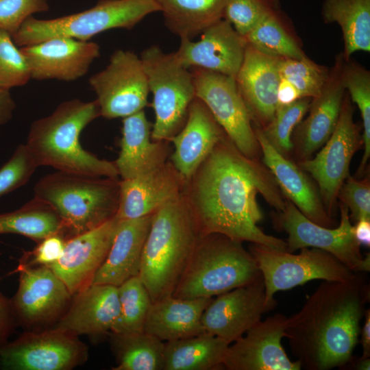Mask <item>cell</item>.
<instances>
[{
  "instance_id": "obj_40",
  "label": "cell",
  "mask_w": 370,
  "mask_h": 370,
  "mask_svg": "<svg viewBox=\"0 0 370 370\" xmlns=\"http://www.w3.org/2000/svg\"><path fill=\"white\" fill-rule=\"evenodd\" d=\"M12 35L0 29V89L25 85L32 79L27 61Z\"/></svg>"
},
{
  "instance_id": "obj_41",
  "label": "cell",
  "mask_w": 370,
  "mask_h": 370,
  "mask_svg": "<svg viewBox=\"0 0 370 370\" xmlns=\"http://www.w3.org/2000/svg\"><path fill=\"white\" fill-rule=\"evenodd\" d=\"M280 10V0H228L223 18L245 36L261 20Z\"/></svg>"
},
{
  "instance_id": "obj_50",
  "label": "cell",
  "mask_w": 370,
  "mask_h": 370,
  "mask_svg": "<svg viewBox=\"0 0 370 370\" xmlns=\"http://www.w3.org/2000/svg\"><path fill=\"white\" fill-rule=\"evenodd\" d=\"M365 321L360 328V343L362 349L361 358H370V309H366L364 317Z\"/></svg>"
},
{
  "instance_id": "obj_37",
  "label": "cell",
  "mask_w": 370,
  "mask_h": 370,
  "mask_svg": "<svg viewBox=\"0 0 370 370\" xmlns=\"http://www.w3.org/2000/svg\"><path fill=\"white\" fill-rule=\"evenodd\" d=\"M118 294L119 313L111 333L143 332L152 300L139 276L132 277L119 286Z\"/></svg>"
},
{
  "instance_id": "obj_38",
  "label": "cell",
  "mask_w": 370,
  "mask_h": 370,
  "mask_svg": "<svg viewBox=\"0 0 370 370\" xmlns=\"http://www.w3.org/2000/svg\"><path fill=\"white\" fill-rule=\"evenodd\" d=\"M311 99L302 97L291 104L278 106L270 123L260 128L271 145L286 158L292 159V134L308 112Z\"/></svg>"
},
{
  "instance_id": "obj_23",
  "label": "cell",
  "mask_w": 370,
  "mask_h": 370,
  "mask_svg": "<svg viewBox=\"0 0 370 370\" xmlns=\"http://www.w3.org/2000/svg\"><path fill=\"white\" fill-rule=\"evenodd\" d=\"M254 130L261 149L262 162L273 175L284 197L312 221L334 227V219L328 214L317 187L306 172L292 159L279 153L260 128L255 127Z\"/></svg>"
},
{
  "instance_id": "obj_49",
  "label": "cell",
  "mask_w": 370,
  "mask_h": 370,
  "mask_svg": "<svg viewBox=\"0 0 370 370\" xmlns=\"http://www.w3.org/2000/svg\"><path fill=\"white\" fill-rule=\"evenodd\" d=\"M354 225V237L361 245H370V219H360Z\"/></svg>"
},
{
  "instance_id": "obj_48",
  "label": "cell",
  "mask_w": 370,
  "mask_h": 370,
  "mask_svg": "<svg viewBox=\"0 0 370 370\" xmlns=\"http://www.w3.org/2000/svg\"><path fill=\"white\" fill-rule=\"evenodd\" d=\"M15 107L9 90L0 89V125L11 119Z\"/></svg>"
},
{
  "instance_id": "obj_22",
  "label": "cell",
  "mask_w": 370,
  "mask_h": 370,
  "mask_svg": "<svg viewBox=\"0 0 370 370\" xmlns=\"http://www.w3.org/2000/svg\"><path fill=\"white\" fill-rule=\"evenodd\" d=\"M280 58L267 55L246 44L236 83L255 127L262 129L274 116L281 77Z\"/></svg>"
},
{
  "instance_id": "obj_17",
  "label": "cell",
  "mask_w": 370,
  "mask_h": 370,
  "mask_svg": "<svg viewBox=\"0 0 370 370\" xmlns=\"http://www.w3.org/2000/svg\"><path fill=\"white\" fill-rule=\"evenodd\" d=\"M18 290L10 300L16 319L27 326H38L62 317L72 295L46 265L19 266Z\"/></svg>"
},
{
  "instance_id": "obj_14",
  "label": "cell",
  "mask_w": 370,
  "mask_h": 370,
  "mask_svg": "<svg viewBox=\"0 0 370 370\" xmlns=\"http://www.w3.org/2000/svg\"><path fill=\"white\" fill-rule=\"evenodd\" d=\"M86 358L77 335L57 327L25 333L0 347L1 367L9 370H69Z\"/></svg>"
},
{
  "instance_id": "obj_3",
  "label": "cell",
  "mask_w": 370,
  "mask_h": 370,
  "mask_svg": "<svg viewBox=\"0 0 370 370\" xmlns=\"http://www.w3.org/2000/svg\"><path fill=\"white\" fill-rule=\"evenodd\" d=\"M100 116L95 101L73 99L59 104L49 116L34 121L25 144L38 166L92 177L117 178L114 162L85 150L79 137L83 130Z\"/></svg>"
},
{
  "instance_id": "obj_16",
  "label": "cell",
  "mask_w": 370,
  "mask_h": 370,
  "mask_svg": "<svg viewBox=\"0 0 370 370\" xmlns=\"http://www.w3.org/2000/svg\"><path fill=\"white\" fill-rule=\"evenodd\" d=\"M265 297L262 275L249 284L217 295L201 317L205 332L230 344L234 342L269 310Z\"/></svg>"
},
{
  "instance_id": "obj_39",
  "label": "cell",
  "mask_w": 370,
  "mask_h": 370,
  "mask_svg": "<svg viewBox=\"0 0 370 370\" xmlns=\"http://www.w3.org/2000/svg\"><path fill=\"white\" fill-rule=\"evenodd\" d=\"M280 77L291 83L301 97L314 98L325 84L329 70L305 56L301 59H280Z\"/></svg>"
},
{
  "instance_id": "obj_10",
  "label": "cell",
  "mask_w": 370,
  "mask_h": 370,
  "mask_svg": "<svg viewBox=\"0 0 370 370\" xmlns=\"http://www.w3.org/2000/svg\"><path fill=\"white\" fill-rule=\"evenodd\" d=\"M286 199V198H285ZM341 219L336 227L320 225L307 218L288 199L284 209L273 218L275 225L288 234L286 251L294 252L302 248L325 251L354 272L370 270L369 253L362 254L360 245L354 234L347 206L340 204Z\"/></svg>"
},
{
  "instance_id": "obj_15",
  "label": "cell",
  "mask_w": 370,
  "mask_h": 370,
  "mask_svg": "<svg viewBox=\"0 0 370 370\" xmlns=\"http://www.w3.org/2000/svg\"><path fill=\"white\" fill-rule=\"evenodd\" d=\"M288 317L276 313L260 320L230 344L223 361L228 370H300L298 361L288 357L282 344Z\"/></svg>"
},
{
  "instance_id": "obj_12",
  "label": "cell",
  "mask_w": 370,
  "mask_h": 370,
  "mask_svg": "<svg viewBox=\"0 0 370 370\" xmlns=\"http://www.w3.org/2000/svg\"><path fill=\"white\" fill-rule=\"evenodd\" d=\"M195 97L208 108L234 146L245 156L258 159L261 149L234 77L192 68Z\"/></svg>"
},
{
  "instance_id": "obj_29",
  "label": "cell",
  "mask_w": 370,
  "mask_h": 370,
  "mask_svg": "<svg viewBox=\"0 0 370 370\" xmlns=\"http://www.w3.org/2000/svg\"><path fill=\"white\" fill-rule=\"evenodd\" d=\"M213 297L182 299L169 295L153 301L144 332L166 342L203 334V312Z\"/></svg>"
},
{
  "instance_id": "obj_7",
  "label": "cell",
  "mask_w": 370,
  "mask_h": 370,
  "mask_svg": "<svg viewBox=\"0 0 370 370\" xmlns=\"http://www.w3.org/2000/svg\"><path fill=\"white\" fill-rule=\"evenodd\" d=\"M156 12H160V8L155 0H99L86 10L56 18L30 16L12 38L20 47L59 36L90 40L112 29H132L145 16Z\"/></svg>"
},
{
  "instance_id": "obj_42",
  "label": "cell",
  "mask_w": 370,
  "mask_h": 370,
  "mask_svg": "<svg viewBox=\"0 0 370 370\" xmlns=\"http://www.w3.org/2000/svg\"><path fill=\"white\" fill-rule=\"evenodd\" d=\"M38 167L25 144L17 147L0 169V197L25 185Z\"/></svg>"
},
{
  "instance_id": "obj_6",
  "label": "cell",
  "mask_w": 370,
  "mask_h": 370,
  "mask_svg": "<svg viewBox=\"0 0 370 370\" xmlns=\"http://www.w3.org/2000/svg\"><path fill=\"white\" fill-rule=\"evenodd\" d=\"M260 276L254 257L242 243L221 234H202L172 295L213 297Z\"/></svg>"
},
{
  "instance_id": "obj_28",
  "label": "cell",
  "mask_w": 370,
  "mask_h": 370,
  "mask_svg": "<svg viewBox=\"0 0 370 370\" xmlns=\"http://www.w3.org/2000/svg\"><path fill=\"white\" fill-rule=\"evenodd\" d=\"M151 124L144 110L123 118L120 151L114 164L123 180L149 172L165 163L164 141L151 140Z\"/></svg>"
},
{
  "instance_id": "obj_44",
  "label": "cell",
  "mask_w": 370,
  "mask_h": 370,
  "mask_svg": "<svg viewBox=\"0 0 370 370\" xmlns=\"http://www.w3.org/2000/svg\"><path fill=\"white\" fill-rule=\"evenodd\" d=\"M49 8L47 0H0V29L12 35L32 14Z\"/></svg>"
},
{
  "instance_id": "obj_18",
  "label": "cell",
  "mask_w": 370,
  "mask_h": 370,
  "mask_svg": "<svg viewBox=\"0 0 370 370\" xmlns=\"http://www.w3.org/2000/svg\"><path fill=\"white\" fill-rule=\"evenodd\" d=\"M343 53L336 57L334 66L321 92L312 98L308 115L292 134V158L296 163L311 158L333 133L338 120L345 94L341 67Z\"/></svg>"
},
{
  "instance_id": "obj_26",
  "label": "cell",
  "mask_w": 370,
  "mask_h": 370,
  "mask_svg": "<svg viewBox=\"0 0 370 370\" xmlns=\"http://www.w3.org/2000/svg\"><path fill=\"white\" fill-rule=\"evenodd\" d=\"M152 217L153 213L136 219H119L107 257L91 284L119 286L138 275Z\"/></svg>"
},
{
  "instance_id": "obj_36",
  "label": "cell",
  "mask_w": 370,
  "mask_h": 370,
  "mask_svg": "<svg viewBox=\"0 0 370 370\" xmlns=\"http://www.w3.org/2000/svg\"><path fill=\"white\" fill-rule=\"evenodd\" d=\"M341 75L345 89L352 101L357 105L362 119L364 153L355 175V177L362 178L367 172L370 157V73L361 65L343 58Z\"/></svg>"
},
{
  "instance_id": "obj_25",
  "label": "cell",
  "mask_w": 370,
  "mask_h": 370,
  "mask_svg": "<svg viewBox=\"0 0 370 370\" xmlns=\"http://www.w3.org/2000/svg\"><path fill=\"white\" fill-rule=\"evenodd\" d=\"M225 134L206 106L195 97L183 127L169 140L174 146L171 163L186 182Z\"/></svg>"
},
{
  "instance_id": "obj_4",
  "label": "cell",
  "mask_w": 370,
  "mask_h": 370,
  "mask_svg": "<svg viewBox=\"0 0 370 370\" xmlns=\"http://www.w3.org/2000/svg\"><path fill=\"white\" fill-rule=\"evenodd\" d=\"M201 236L184 192L153 213L138 274L152 302L172 295Z\"/></svg>"
},
{
  "instance_id": "obj_32",
  "label": "cell",
  "mask_w": 370,
  "mask_h": 370,
  "mask_svg": "<svg viewBox=\"0 0 370 370\" xmlns=\"http://www.w3.org/2000/svg\"><path fill=\"white\" fill-rule=\"evenodd\" d=\"M166 27L180 39L192 40L223 18L228 0H155Z\"/></svg>"
},
{
  "instance_id": "obj_19",
  "label": "cell",
  "mask_w": 370,
  "mask_h": 370,
  "mask_svg": "<svg viewBox=\"0 0 370 370\" xmlns=\"http://www.w3.org/2000/svg\"><path fill=\"white\" fill-rule=\"evenodd\" d=\"M118 221L114 216L95 229L66 239L60 258L46 265L72 295L91 284L107 257Z\"/></svg>"
},
{
  "instance_id": "obj_5",
  "label": "cell",
  "mask_w": 370,
  "mask_h": 370,
  "mask_svg": "<svg viewBox=\"0 0 370 370\" xmlns=\"http://www.w3.org/2000/svg\"><path fill=\"white\" fill-rule=\"evenodd\" d=\"M34 197L58 214L66 239L91 230L114 217L119 201L120 180L58 171L40 179Z\"/></svg>"
},
{
  "instance_id": "obj_20",
  "label": "cell",
  "mask_w": 370,
  "mask_h": 370,
  "mask_svg": "<svg viewBox=\"0 0 370 370\" xmlns=\"http://www.w3.org/2000/svg\"><path fill=\"white\" fill-rule=\"evenodd\" d=\"M20 48L35 80L75 81L85 75L100 56L97 43L65 36Z\"/></svg>"
},
{
  "instance_id": "obj_9",
  "label": "cell",
  "mask_w": 370,
  "mask_h": 370,
  "mask_svg": "<svg viewBox=\"0 0 370 370\" xmlns=\"http://www.w3.org/2000/svg\"><path fill=\"white\" fill-rule=\"evenodd\" d=\"M254 257L265 286V302L269 310L275 308L274 295L314 280L341 281L354 271L331 254L317 248H302L297 254L251 243Z\"/></svg>"
},
{
  "instance_id": "obj_35",
  "label": "cell",
  "mask_w": 370,
  "mask_h": 370,
  "mask_svg": "<svg viewBox=\"0 0 370 370\" xmlns=\"http://www.w3.org/2000/svg\"><path fill=\"white\" fill-rule=\"evenodd\" d=\"M286 18L281 10L261 20L243 36L246 44L280 59H301L306 56L288 31Z\"/></svg>"
},
{
  "instance_id": "obj_52",
  "label": "cell",
  "mask_w": 370,
  "mask_h": 370,
  "mask_svg": "<svg viewBox=\"0 0 370 370\" xmlns=\"http://www.w3.org/2000/svg\"><path fill=\"white\" fill-rule=\"evenodd\" d=\"M0 367H1V361H0Z\"/></svg>"
},
{
  "instance_id": "obj_13",
  "label": "cell",
  "mask_w": 370,
  "mask_h": 370,
  "mask_svg": "<svg viewBox=\"0 0 370 370\" xmlns=\"http://www.w3.org/2000/svg\"><path fill=\"white\" fill-rule=\"evenodd\" d=\"M88 82L97 95L100 116L106 119L125 118L147 104V75L140 58L132 51H115L107 66Z\"/></svg>"
},
{
  "instance_id": "obj_8",
  "label": "cell",
  "mask_w": 370,
  "mask_h": 370,
  "mask_svg": "<svg viewBox=\"0 0 370 370\" xmlns=\"http://www.w3.org/2000/svg\"><path fill=\"white\" fill-rule=\"evenodd\" d=\"M140 58L153 97L155 122L151 137L169 141L183 127L196 97L192 73L174 52L165 53L158 46L147 48Z\"/></svg>"
},
{
  "instance_id": "obj_21",
  "label": "cell",
  "mask_w": 370,
  "mask_h": 370,
  "mask_svg": "<svg viewBox=\"0 0 370 370\" xmlns=\"http://www.w3.org/2000/svg\"><path fill=\"white\" fill-rule=\"evenodd\" d=\"M200 39H180L175 54L187 68H199L236 77L242 64L246 42L222 18L201 33Z\"/></svg>"
},
{
  "instance_id": "obj_46",
  "label": "cell",
  "mask_w": 370,
  "mask_h": 370,
  "mask_svg": "<svg viewBox=\"0 0 370 370\" xmlns=\"http://www.w3.org/2000/svg\"><path fill=\"white\" fill-rule=\"evenodd\" d=\"M16 320L10 300L0 293V347L6 343Z\"/></svg>"
},
{
  "instance_id": "obj_24",
  "label": "cell",
  "mask_w": 370,
  "mask_h": 370,
  "mask_svg": "<svg viewBox=\"0 0 370 370\" xmlns=\"http://www.w3.org/2000/svg\"><path fill=\"white\" fill-rule=\"evenodd\" d=\"M186 182L172 163L129 180H120L118 219H136L153 213L183 193Z\"/></svg>"
},
{
  "instance_id": "obj_31",
  "label": "cell",
  "mask_w": 370,
  "mask_h": 370,
  "mask_svg": "<svg viewBox=\"0 0 370 370\" xmlns=\"http://www.w3.org/2000/svg\"><path fill=\"white\" fill-rule=\"evenodd\" d=\"M321 15L325 23L340 26L345 60L355 52L370 51V0H324Z\"/></svg>"
},
{
  "instance_id": "obj_45",
  "label": "cell",
  "mask_w": 370,
  "mask_h": 370,
  "mask_svg": "<svg viewBox=\"0 0 370 370\" xmlns=\"http://www.w3.org/2000/svg\"><path fill=\"white\" fill-rule=\"evenodd\" d=\"M66 238L57 233L40 241L33 251V262L41 265L50 264L60 258L64 248Z\"/></svg>"
},
{
  "instance_id": "obj_51",
  "label": "cell",
  "mask_w": 370,
  "mask_h": 370,
  "mask_svg": "<svg viewBox=\"0 0 370 370\" xmlns=\"http://www.w3.org/2000/svg\"><path fill=\"white\" fill-rule=\"evenodd\" d=\"M355 369L358 370H369L370 369V358H360L356 362Z\"/></svg>"
},
{
  "instance_id": "obj_43",
  "label": "cell",
  "mask_w": 370,
  "mask_h": 370,
  "mask_svg": "<svg viewBox=\"0 0 370 370\" xmlns=\"http://www.w3.org/2000/svg\"><path fill=\"white\" fill-rule=\"evenodd\" d=\"M338 199L347 207L350 219H370V180L356 178L350 175L341 186Z\"/></svg>"
},
{
  "instance_id": "obj_1",
  "label": "cell",
  "mask_w": 370,
  "mask_h": 370,
  "mask_svg": "<svg viewBox=\"0 0 370 370\" xmlns=\"http://www.w3.org/2000/svg\"><path fill=\"white\" fill-rule=\"evenodd\" d=\"M184 194L202 234L217 233L232 240L286 251L284 240L269 235L258 223L260 194L277 212L286 199L270 170L260 160L243 155L225 134L195 174Z\"/></svg>"
},
{
  "instance_id": "obj_27",
  "label": "cell",
  "mask_w": 370,
  "mask_h": 370,
  "mask_svg": "<svg viewBox=\"0 0 370 370\" xmlns=\"http://www.w3.org/2000/svg\"><path fill=\"white\" fill-rule=\"evenodd\" d=\"M75 295L56 327L75 335L111 332L119 313L118 286L91 284Z\"/></svg>"
},
{
  "instance_id": "obj_47",
  "label": "cell",
  "mask_w": 370,
  "mask_h": 370,
  "mask_svg": "<svg viewBox=\"0 0 370 370\" xmlns=\"http://www.w3.org/2000/svg\"><path fill=\"white\" fill-rule=\"evenodd\" d=\"M300 98L302 97L298 90L288 81L281 77L277 92L278 106L291 104Z\"/></svg>"
},
{
  "instance_id": "obj_34",
  "label": "cell",
  "mask_w": 370,
  "mask_h": 370,
  "mask_svg": "<svg viewBox=\"0 0 370 370\" xmlns=\"http://www.w3.org/2000/svg\"><path fill=\"white\" fill-rule=\"evenodd\" d=\"M62 230L54 209L34 197L18 210L0 214V234H18L40 241Z\"/></svg>"
},
{
  "instance_id": "obj_2",
  "label": "cell",
  "mask_w": 370,
  "mask_h": 370,
  "mask_svg": "<svg viewBox=\"0 0 370 370\" xmlns=\"http://www.w3.org/2000/svg\"><path fill=\"white\" fill-rule=\"evenodd\" d=\"M365 272L323 280L301 309L288 318L285 337L306 370H329L352 360L370 291Z\"/></svg>"
},
{
  "instance_id": "obj_11",
  "label": "cell",
  "mask_w": 370,
  "mask_h": 370,
  "mask_svg": "<svg viewBox=\"0 0 370 370\" xmlns=\"http://www.w3.org/2000/svg\"><path fill=\"white\" fill-rule=\"evenodd\" d=\"M362 145L360 130L354 121V108L345 92L330 138L314 157L297 163L317 183L324 207L332 218L339 190L349 175L352 159Z\"/></svg>"
},
{
  "instance_id": "obj_30",
  "label": "cell",
  "mask_w": 370,
  "mask_h": 370,
  "mask_svg": "<svg viewBox=\"0 0 370 370\" xmlns=\"http://www.w3.org/2000/svg\"><path fill=\"white\" fill-rule=\"evenodd\" d=\"M230 343L207 332L164 342V370H219Z\"/></svg>"
},
{
  "instance_id": "obj_33",
  "label": "cell",
  "mask_w": 370,
  "mask_h": 370,
  "mask_svg": "<svg viewBox=\"0 0 370 370\" xmlns=\"http://www.w3.org/2000/svg\"><path fill=\"white\" fill-rule=\"evenodd\" d=\"M117 366L114 370H164V342L145 332L111 333Z\"/></svg>"
}]
</instances>
